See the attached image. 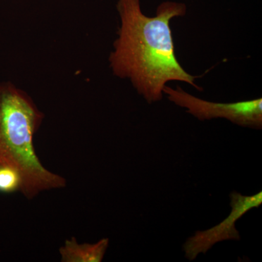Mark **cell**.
<instances>
[{
	"label": "cell",
	"instance_id": "8992f818",
	"mask_svg": "<svg viewBox=\"0 0 262 262\" xmlns=\"http://www.w3.org/2000/svg\"><path fill=\"white\" fill-rule=\"evenodd\" d=\"M23 178L18 169L8 165H0V194L21 192Z\"/></svg>",
	"mask_w": 262,
	"mask_h": 262
},
{
	"label": "cell",
	"instance_id": "5b68a950",
	"mask_svg": "<svg viewBox=\"0 0 262 262\" xmlns=\"http://www.w3.org/2000/svg\"><path fill=\"white\" fill-rule=\"evenodd\" d=\"M110 245V239L104 237L96 244H79L75 237L66 239L59 248L61 262H101Z\"/></svg>",
	"mask_w": 262,
	"mask_h": 262
},
{
	"label": "cell",
	"instance_id": "52a82bcc",
	"mask_svg": "<svg viewBox=\"0 0 262 262\" xmlns=\"http://www.w3.org/2000/svg\"><path fill=\"white\" fill-rule=\"evenodd\" d=\"M0 1H1V0H0Z\"/></svg>",
	"mask_w": 262,
	"mask_h": 262
},
{
	"label": "cell",
	"instance_id": "3957f363",
	"mask_svg": "<svg viewBox=\"0 0 262 262\" xmlns=\"http://www.w3.org/2000/svg\"><path fill=\"white\" fill-rule=\"evenodd\" d=\"M163 93L170 102L185 108L201 121L222 118L238 126L261 129V98L233 103L212 102L188 94L179 85L175 89L166 85Z\"/></svg>",
	"mask_w": 262,
	"mask_h": 262
},
{
	"label": "cell",
	"instance_id": "277c9868",
	"mask_svg": "<svg viewBox=\"0 0 262 262\" xmlns=\"http://www.w3.org/2000/svg\"><path fill=\"white\" fill-rule=\"evenodd\" d=\"M231 212L228 216L219 225L203 231H196L183 245L185 257L189 261L196 259L200 254H206L214 245L225 241L241 239L236 223L253 208H258L262 204V192L252 195H243L232 192L230 195Z\"/></svg>",
	"mask_w": 262,
	"mask_h": 262
},
{
	"label": "cell",
	"instance_id": "7a4b0ae2",
	"mask_svg": "<svg viewBox=\"0 0 262 262\" xmlns=\"http://www.w3.org/2000/svg\"><path fill=\"white\" fill-rule=\"evenodd\" d=\"M44 119L26 91L12 82H0V165L18 169L23 178L22 194L29 201L67 184L64 177L44 166L36 152L34 137Z\"/></svg>",
	"mask_w": 262,
	"mask_h": 262
},
{
	"label": "cell",
	"instance_id": "6da1fadb",
	"mask_svg": "<svg viewBox=\"0 0 262 262\" xmlns=\"http://www.w3.org/2000/svg\"><path fill=\"white\" fill-rule=\"evenodd\" d=\"M120 26L108 64L115 77L130 82L149 104L162 101L170 82H184L198 91L201 76L184 70L176 56L170 22L186 15L185 3L164 1L155 16L143 13L141 0H117Z\"/></svg>",
	"mask_w": 262,
	"mask_h": 262
}]
</instances>
